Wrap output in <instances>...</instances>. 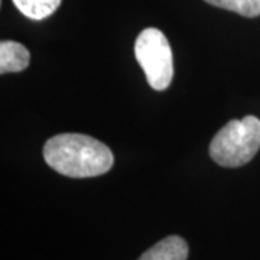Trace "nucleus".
Returning a JSON list of instances; mask_svg holds the SVG:
<instances>
[{
	"label": "nucleus",
	"instance_id": "f257e3e1",
	"mask_svg": "<svg viewBox=\"0 0 260 260\" xmlns=\"http://www.w3.org/2000/svg\"><path fill=\"white\" fill-rule=\"evenodd\" d=\"M44 159L58 174L70 178H93L109 172L114 158L103 142L81 133H62L48 140Z\"/></svg>",
	"mask_w": 260,
	"mask_h": 260
},
{
	"label": "nucleus",
	"instance_id": "f03ea898",
	"mask_svg": "<svg viewBox=\"0 0 260 260\" xmlns=\"http://www.w3.org/2000/svg\"><path fill=\"white\" fill-rule=\"evenodd\" d=\"M260 149V120L246 116L229 121L218 130L210 145V156L224 168H239L254 158Z\"/></svg>",
	"mask_w": 260,
	"mask_h": 260
},
{
	"label": "nucleus",
	"instance_id": "7ed1b4c3",
	"mask_svg": "<svg viewBox=\"0 0 260 260\" xmlns=\"http://www.w3.org/2000/svg\"><path fill=\"white\" fill-rule=\"evenodd\" d=\"M135 56L153 90L162 91L169 87L174 77V58L164 32L156 28L142 30L135 44Z\"/></svg>",
	"mask_w": 260,
	"mask_h": 260
},
{
	"label": "nucleus",
	"instance_id": "20e7f679",
	"mask_svg": "<svg viewBox=\"0 0 260 260\" xmlns=\"http://www.w3.org/2000/svg\"><path fill=\"white\" fill-rule=\"evenodd\" d=\"M188 244L179 236H168L152 246L138 260H186Z\"/></svg>",
	"mask_w": 260,
	"mask_h": 260
},
{
	"label": "nucleus",
	"instance_id": "39448f33",
	"mask_svg": "<svg viewBox=\"0 0 260 260\" xmlns=\"http://www.w3.org/2000/svg\"><path fill=\"white\" fill-rule=\"evenodd\" d=\"M30 54L22 44L15 41H2L0 44V73H20L26 70Z\"/></svg>",
	"mask_w": 260,
	"mask_h": 260
},
{
	"label": "nucleus",
	"instance_id": "423d86ee",
	"mask_svg": "<svg viewBox=\"0 0 260 260\" xmlns=\"http://www.w3.org/2000/svg\"><path fill=\"white\" fill-rule=\"evenodd\" d=\"M62 0H13L19 12L32 20H42L55 12Z\"/></svg>",
	"mask_w": 260,
	"mask_h": 260
},
{
	"label": "nucleus",
	"instance_id": "0eeeda50",
	"mask_svg": "<svg viewBox=\"0 0 260 260\" xmlns=\"http://www.w3.org/2000/svg\"><path fill=\"white\" fill-rule=\"evenodd\" d=\"M208 5L232 10L244 18H256L260 15V0H205Z\"/></svg>",
	"mask_w": 260,
	"mask_h": 260
}]
</instances>
